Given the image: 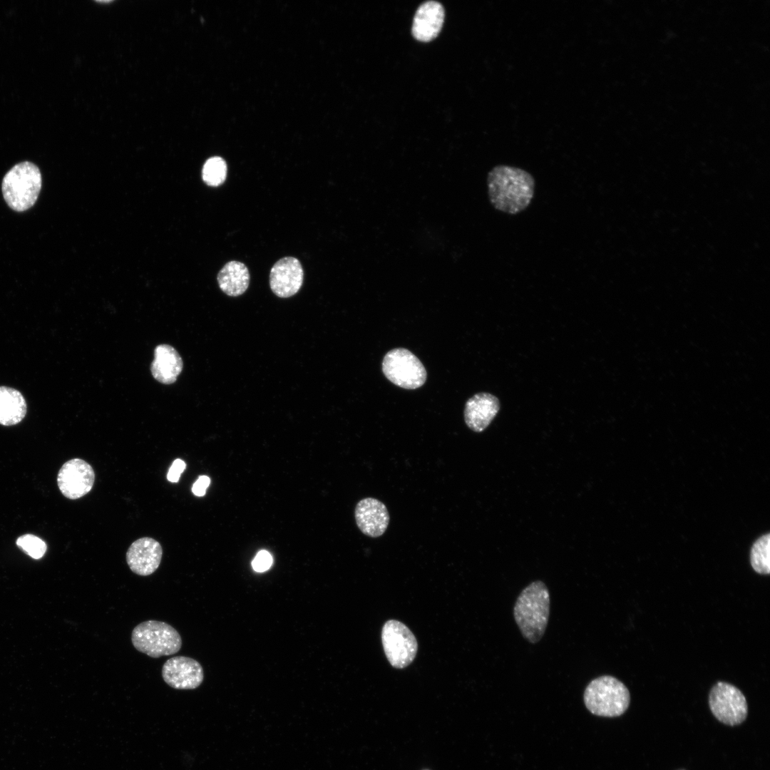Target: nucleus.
I'll use <instances>...</instances> for the list:
<instances>
[{
    "mask_svg": "<svg viewBox=\"0 0 770 770\" xmlns=\"http://www.w3.org/2000/svg\"><path fill=\"white\" fill-rule=\"evenodd\" d=\"M16 545L33 559H40L47 550V545L41 538L30 533L19 536Z\"/></svg>",
    "mask_w": 770,
    "mask_h": 770,
    "instance_id": "21",
    "label": "nucleus"
},
{
    "mask_svg": "<svg viewBox=\"0 0 770 770\" xmlns=\"http://www.w3.org/2000/svg\"><path fill=\"white\" fill-rule=\"evenodd\" d=\"M183 368V362L177 350L166 344L158 345L150 365L153 378L163 384H173Z\"/></svg>",
    "mask_w": 770,
    "mask_h": 770,
    "instance_id": "16",
    "label": "nucleus"
},
{
    "mask_svg": "<svg viewBox=\"0 0 770 770\" xmlns=\"http://www.w3.org/2000/svg\"><path fill=\"white\" fill-rule=\"evenodd\" d=\"M770 535L767 533L758 538L753 544L750 553V563L754 570L761 575L770 573Z\"/></svg>",
    "mask_w": 770,
    "mask_h": 770,
    "instance_id": "19",
    "label": "nucleus"
},
{
    "mask_svg": "<svg viewBox=\"0 0 770 770\" xmlns=\"http://www.w3.org/2000/svg\"><path fill=\"white\" fill-rule=\"evenodd\" d=\"M381 641L386 657L394 667L402 669L414 661L418 650L417 641L401 622L395 620L386 622L382 627Z\"/></svg>",
    "mask_w": 770,
    "mask_h": 770,
    "instance_id": "8",
    "label": "nucleus"
},
{
    "mask_svg": "<svg viewBox=\"0 0 770 770\" xmlns=\"http://www.w3.org/2000/svg\"><path fill=\"white\" fill-rule=\"evenodd\" d=\"M210 483V479L207 476H200L197 480L194 483L192 487V492L197 496H203L206 493V489Z\"/></svg>",
    "mask_w": 770,
    "mask_h": 770,
    "instance_id": "24",
    "label": "nucleus"
},
{
    "mask_svg": "<svg viewBox=\"0 0 770 770\" xmlns=\"http://www.w3.org/2000/svg\"><path fill=\"white\" fill-rule=\"evenodd\" d=\"M41 188V175L38 168L28 161L15 165L4 175L2 193L7 205L14 210L22 212L36 202Z\"/></svg>",
    "mask_w": 770,
    "mask_h": 770,
    "instance_id": "4",
    "label": "nucleus"
},
{
    "mask_svg": "<svg viewBox=\"0 0 770 770\" xmlns=\"http://www.w3.org/2000/svg\"><path fill=\"white\" fill-rule=\"evenodd\" d=\"M587 709L593 714L615 717L623 714L630 703L627 687L618 679L602 675L592 679L583 694Z\"/></svg>",
    "mask_w": 770,
    "mask_h": 770,
    "instance_id": "3",
    "label": "nucleus"
},
{
    "mask_svg": "<svg viewBox=\"0 0 770 770\" xmlns=\"http://www.w3.org/2000/svg\"><path fill=\"white\" fill-rule=\"evenodd\" d=\"M227 171V164L224 159L218 156L212 157L203 165L202 180L207 185L219 186L225 180Z\"/></svg>",
    "mask_w": 770,
    "mask_h": 770,
    "instance_id": "20",
    "label": "nucleus"
},
{
    "mask_svg": "<svg viewBox=\"0 0 770 770\" xmlns=\"http://www.w3.org/2000/svg\"><path fill=\"white\" fill-rule=\"evenodd\" d=\"M499 409V401L495 396L488 393L477 394L466 404V423L471 430L481 432L490 424Z\"/></svg>",
    "mask_w": 770,
    "mask_h": 770,
    "instance_id": "15",
    "label": "nucleus"
},
{
    "mask_svg": "<svg viewBox=\"0 0 770 770\" xmlns=\"http://www.w3.org/2000/svg\"><path fill=\"white\" fill-rule=\"evenodd\" d=\"M382 371L391 382L407 389L421 386L426 379V371L422 363L404 348L394 349L384 356Z\"/></svg>",
    "mask_w": 770,
    "mask_h": 770,
    "instance_id": "6",
    "label": "nucleus"
},
{
    "mask_svg": "<svg viewBox=\"0 0 770 770\" xmlns=\"http://www.w3.org/2000/svg\"><path fill=\"white\" fill-rule=\"evenodd\" d=\"M133 647L153 658L176 654L183 645L179 632L170 625L147 620L136 625L131 633Z\"/></svg>",
    "mask_w": 770,
    "mask_h": 770,
    "instance_id": "5",
    "label": "nucleus"
},
{
    "mask_svg": "<svg viewBox=\"0 0 770 770\" xmlns=\"http://www.w3.org/2000/svg\"><path fill=\"white\" fill-rule=\"evenodd\" d=\"M162 677L172 688L194 689L203 682L204 671L197 660L186 656H176L163 664Z\"/></svg>",
    "mask_w": 770,
    "mask_h": 770,
    "instance_id": "10",
    "label": "nucleus"
},
{
    "mask_svg": "<svg viewBox=\"0 0 770 770\" xmlns=\"http://www.w3.org/2000/svg\"><path fill=\"white\" fill-rule=\"evenodd\" d=\"M489 200L498 210L516 215L525 210L534 196L535 180L526 170L505 165L488 174Z\"/></svg>",
    "mask_w": 770,
    "mask_h": 770,
    "instance_id": "1",
    "label": "nucleus"
},
{
    "mask_svg": "<svg viewBox=\"0 0 770 770\" xmlns=\"http://www.w3.org/2000/svg\"><path fill=\"white\" fill-rule=\"evenodd\" d=\"M444 20L442 4L427 1L419 6L414 17L411 32L421 41H429L439 34Z\"/></svg>",
    "mask_w": 770,
    "mask_h": 770,
    "instance_id": "14",
    "label": "nucleus"
},
{
    "mask_svg": "<svg viewBox=\"0 0 770 770\" xmlns=\"http://www.w3.org/2000/svg\"><path fill=\"white\" fill-rule=\"evenodd\" d=\"M709 705L715 718L728 726H736L745 721L748 704L745 696L734 685L718 682L711 689Z\"/></svg>",
    "mask_w": 770,
    "mask_h": 770,
    "instance_id": "7",
    "label": "nucleus"
},
{
    "mask_svg": "<svg viewBox=\"0 0 770 770\" xmlns=\"http://www.w3.org/2000/svg\"><path fill=\"white\" fill-rule=\"evenodd\" d=\"M304 272L299 261L293 257L278 260L272 267L270 285L272 292L281 298L294 295L303 283Z\"/></svg>",
    "mask_w": 770,
    "mask_h": 770,
    "instance_id": "11",
    "label": "nucleus"
},
{
    "mask_svg": "<svg viewBox=\"0 0 770 770\" xmlns=\"http://www.w3.org/2000/svg\"><path fill=\"white\" fill-rule=\"evenodd\" d=\"M272 564V557L266 550L260 551L252 562L253 569L257 572H264L268 570Z\"/></svg>",
    "mask_w": 770,
    "mask_h": 770,
    "instance_id": "22",
    "label": "nucleus"
},
{
    "mask_svg": "<svg viewBox=\"0 0 770 770\" xmlns=\"http://www.w3.org/2000/svg\"><path fill=\"white\" fill-rule=\"evenodd\" d=\"M162 556L160 543L152 538L143 537L130 545L126 552V562L133 573L148 576L158 568Z\"/></svg>",
    "mask_w": 770,
    "mask_h": 770,
    "instance_id": "12",
    "label": "nucleus"
},
{
    "mask_svg": "<svg viewBox=\"0 0 770 770\" xmlns=\"http://www.w3.org/2000/svg\"><path fill=\"white\" fill-rule=\"evenodd\" d=\"M217 279L220 289L224 293L230 297H237L247 289L250 283V272L242 262L230 261L220 270Z\"/></svg>",
    "mask_w": 770,
    "mask_h": 770,
    "instance_id": "17",
    "label": "nucleus"
},
{
    "mask_svg": "<svg viewBox=\"0 0 770 770\" xmlns=\"http://www.w3.org/2000/svg\"><path fill=\"white\" fill-rule=\"evenodd\" d=\"M354 516L361 532L371 538L381 536L389 523V514L386 506L374 498H365L359 500L355 507Z\"/></svg>",
    "mask_w": 770,
    "mask_h": 770,
    "instance_id": "13",
    "label": "nucleus"
},
{
    "mask_svg": "<svg viewBox=\"0 0 770 770\" xmlns=\"http://www.w3.org/2000/svg\"><path fill=\"white\" fill-rule=\"evenodd\" d=\"M185 467L186 464L183 460L180 458L175 459L168 470L167 474L168 481L172 483L178 482L180 475L185 469Z\"/></svg>",
    "mask_w": 770,
    "mask_h": 770,
    "instance_id": "23",
    "label": "nucleus"
},
{
    "mask_svg": "<svg viewBox=\"0 0 770 770\" xmlns=\"http://www.w3.org/2000/svg\"><path fill=\"white\" fill-rule=\"evenodd\" d=\"M27 405L22 394L14 388L0 386V424L14 426L26 416Z\"/></svg>",
    "mask_w": 770,
    "mask_h": 770,
    "instance_id": "18",
    "label": "nucleus"
},
{
    "mask_svg": "<svg viewBox=\"0 0 770 770\" xmlns=\"http://www.w3.org/2000/svg\"><path fill=\"white\" fill-rule=\"evenodd\" d=\"M95 482L92 466L81 458H72L61 467L57 476L58 487L66 498L78 499L89 493Z\"/></svg>",
    "mask_w": 770,
    "mask_h": 770,
    "instance_id": "9",
    "label": "nucleus"
},
{
    "mask_svg": "<svg viewBox=\"0 0 770 770\" xmlns=\"http://www.w3.org/2000/svg\"><path fill=\"white\" fill-rule=\"evenodd\" d=\"M550 614V594L545 584L537 580L519 594L513 607L515 622L523 637L536 643L543 637Z\"/></svg>",
    "mask_w": 770,
    "mask_h": 770,
    "instance_id": "2",
    "label": "nucleus"
}]
</instances>
